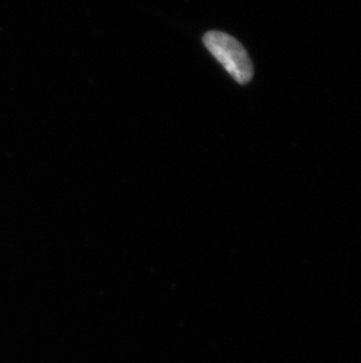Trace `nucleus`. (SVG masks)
<instances>
[{
	"label": "nucleus",
	"mask_w": 361,
	"mask_h": 363,
	"mask_svg": "<svg viewBox=\"0 0 361 363\" xmlns=\"http://www.w3.org/2000/svg\"><path fill=\"white\" fill-rule=\"evenodd\" d=\"M203 43L239 84L243 85L253 79V62L239 40L223 32L210 31L205 33Z\"/></svg>",
	"instance_id": "1"
}]
</instances>
